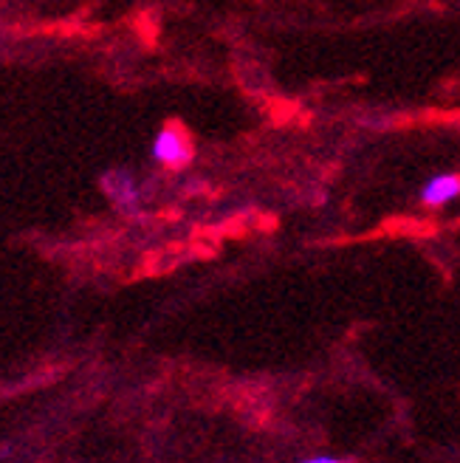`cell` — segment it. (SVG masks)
Wrapping results in <instances>:
<instances>
[{"mask_svg": "<svg viewBox=\"0 0 460 463\" xmlns=\"http://www.w3.org/2000/svg\"><path fill=\"white\" fill-rule=\"evenodd\" d=\"M99 184H102V193L108 195V201L117 206L119 213H125V215L142 213V203H145L142 184L127 167H110Z\"/></svg>", "mask_w": 460, "mask_h": 463, "instance_id": "6da1fadb", "label": "cell"}, {"mask_svg": "<svg viewBox=\"0 0 460 463\" xmlns=\"http://www.w3.org/2000/svg\"><path fill=\"white\" fill-rule=\"evenodd\" d=\"M192 153L195 150H192V142L187 138V133H183L181 128H175V125L161 128L155 133V138H153V158L167 170L187 167L192 161Z\"/></svg>", "mask_w": 460, "mask_h": 463, "instance_id": "7a4b0ae2", "label": "cell"}, {"mask_svg": "<svg viewBox=\"0 0 460 463\" xmlns=\"http://www.w3.org/2000/svg\"><path fill=\"white\" fill-rule=\"evenodd\" d=\"M460 195V175L457 173H441L432 175L424 190H421V203L427 206H444L449 201H455Z\"/></svg>", "mask_w": 460, "mask_h": 463, "instance_id": "3957f363", "label": "cell"}, {"mask_svg": "<svg viewBox=\"0 0 460 463\" xmlns=\"http://www.w3.org/2000/svg\"><path fill=\"white\" fill-rule=\"evenodd\" d=\"M305 463H339L333 458H314V460H305Z\"/></svg>", "mask_w": 460, "mask_h": 463, "instance_id": "277c9868", "label": "cell"}]
</instances>
